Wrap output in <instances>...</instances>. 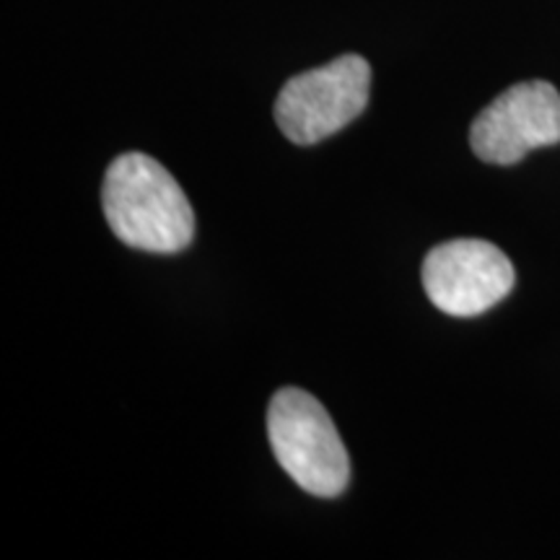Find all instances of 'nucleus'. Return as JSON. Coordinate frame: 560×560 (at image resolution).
Listing matches in <instances>:
<instances>
[{
  "label": "nucleus",
  "mask_w": 560,
  "mask_h": 560,
  "mask_svg": "<svg viewBox=\"0 0 560 560\" xmlns=\"http://www.w3.org/2000/svg\"><path fill=\"white\" fill-rule=\"evenodd\" d=\"M560 143V94L548 81L516 83L475 117L470 145L486 164L509 166Z\"/></svg>",
  "instance_id": "39448f33"
},
{
  "label": "nucleus",
  "mask_w": 560,
  "mask_h": 560,
  "mask_svg": "<svg viewBox=\"0 0 560 560\" xmlns=\"http://www.w3.org/2000/svg\"><path fill=\"white\" fill-rule=\"evenodd\" d=\"M102 208L122 244L153 255H177L195 236V210L156 159L130 151L104 174Z\"/></svg>",
  "instance_id": "f257e3e1"
},
{
  "label": "nucleus",
  "mask_w": 560,
  "mask_h": 560,
  "mask_svg": "<svg viewBox=\"0 0 560 560\" xmlns=\"http://www.w3.org/2000/svg\"><path fill=\"white\" fill-rule=\"evenodd\" d=\"M268 439L278 465L306 493L335 499L348 488L350 459L330 412L299 387L278 389L268 408Z\"/></svg>",
  "instance_id": "f03ea898"
},
{
  "label": "nucleus",
  "mask_w": 560,
  "mask_h": 560,
  "mask_svg": "<svg viewBox=\"0 0 560 560\" xmlns=\"http://www.w3.org/2000/svg\"><path fill=\"white\" fill-rule=\"evenodd\" d=\"M514 265L495 244L452 240L423 260V289L431 304L450 317H480L514 289Z\"/></svg>",
  "instance_id": "20e7f679"
},
{
  "label": "nucleus",
  "mask_w": 560,
  "mask_h": 560,
  "mask_svg": "<svg viewBox=\"0 0 560 560\" xmlns=\"http://www.w3.org/2000/svg\"><path fill=\"white\" fill-rule=\"evenodd\" d=\"M369 89V62L361 55H342L285 81L276 100V122L291 143L314 145L366 109Z\"/></svg>",
  "instance_id": "7ed1b4c3"
}]
</instances>
